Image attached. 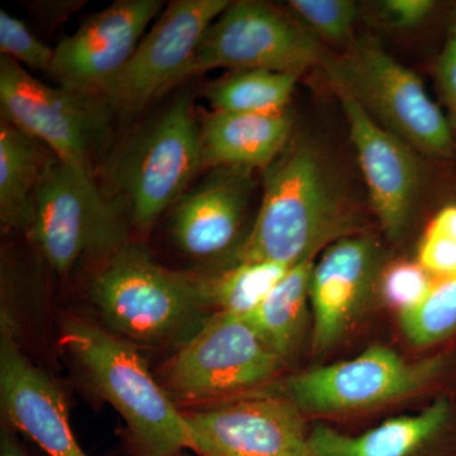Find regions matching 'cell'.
<instances>
[{"instance_id": "f546056e", "label": "cell", "mask_w": 456, "mask_h": 456, "mask_svg": "<svg viewBox=\"0 0 456 456\" xmlns=\"http://www.w3.org/2000/svg\"><path fill=\"white\" fill-rule=\"evenodd\" d=\"M437 80L456 126V20L450 27L445 46L437 62Z\"/></svg>"}, {"instance_id": "ac0fdd59", "label": "cell", "mask_w": 456, "mask_h": 456, "mask_svg": "<svg viewBox=\"0 0 456 456\" xmlns=\"http://www.w3.org/2000/svg\"><path fill=\"white\" fill-rule=\"evenodd\" d=\"M293 123L279 114L213 110L200 125L202 169H266L290 142Z\"/></svg>"}, {"instance_id": "484cf974", "label": "cell", "mask_w": 456, "mask_h": 456, "mask_svg": "<svg viewBox=\"0 0 456 456\" xmlns=\"http://www.w3.org/2000/svg\"><path fill=\"white\" fill-rule=\"evenodd\" d=\"M434 279L419 261H398L384 270L380 296L386 305L402 314L413 310L425 298Z\"/></svg>"}, {"instance_id": "4fadbf2b", "label": "cell", "mask_w": 456, "mask_h": 456, "mask_svg": "<svg viewBox=\"0 0 456 456\" xmlns=\"http://www.w3.org/2000/svg\"><path fill=\"white\" fill-rule=\"evenodd\" d=\"M163 9L161 0H118L90 14L55 47L51 77L62 88L106 99Z\"/></svg>"}, {"instance_id": "44dd1931", "label": "cell", "mask_w": 456, "mask_h": 456, "mask_svg": "<svg viewBox=\"0 0 456 456\" xmlns=\"http://www.w3.org/2000/svg\"><path fill=\"white\" fill-rule=\"evenodd\" d=\"M314 257L288 270L256 310L245 316L248 325L281 360L298 346L307 318Z\"/></svg>"}, {"instance_id": "6da1fadb", "label": "cell", "mask_w": 456, "mask_h": 456, "mask_svg": "<svg viewBox=\"0 0 456 456\" xmlns=\"http://www.w3.org/2000/svg\"><path fill=\"white\" fill-rule=\"evenodd\" d=\"M356 224L355 209L320 152L310 143L289 142L266 167L259 212L228 264L293 266L355 235Z\"/></svg>"}, {"instance_id": "4dcf8cb0", "label": "cell", "mask_w": 456, "mask_h": 456, "mask_svg": "<svg viewBox=\"0 0 456 456\" xmlns=\"http://www.w3.org/2000/svg\"><path fill=\"white\" fill-rule=\"evenodd\" d=\"M432 228L456 241V204L444 207L430 222Z\"/></svg>"}, {"instance_id": "603a6c76", "label": "cell", "mask_w": 456, "mask_h": 456, "mask_svg": "<svg viewBox=\"0 0 456 456\" xmlns=\"http://www.w3.org/2000/svg\"><path fill=\"white\" fill-rule=\"evenodd\" d=\"M298 77L269 70L232 71L209 84L207 98L217 112L284 113Z\"/></svg>"}, {"instance_id": "ffe728a7", "label": "cell", "mask_w": 456, "mask_h": 456, "mask_svg": "<svg viewBox=\"0 0 456 456\" xmlns=\"http://www.w3.org/2000/svg\"><path fill=\"white\" fill-rule=\"evenodd\" d=\"M8 122L0 123V222L4 230L29 237L35 216V193L49 149Z\"/></svg>"}, {"instance_id": "7402d4cb", "label": "cell", "mask_w": 456, "mask_h": 456, "mask_svg": "<svg viewBox=\"0 0 456 456\" xmlns=\"http://www.w3.org/2000/svg\"><path fill=\"white\" fill-rule=\"evenodd\" d=\"M290 268L273 261H245L228 264L213 274H193L209 310L245 317L259 307Z\"/></svg>"}, {"instance_id": "5bb4252c", "label": "cell", "mask_w": 456, "mask_h": 456, "mask_svg": "<svg viewBox=\"0 0 456 456\" xmlns=\"http://www.w3.org/2000/svg\"><path fill=\"white\" fill-rule=\"evenodd\" d=\"M0 320V398L7 421L49 456H88L71 428L64 393L23 354L11 314L3 311Z\"/></svg>"}, {"instance_id": "e0dca14e", "label": "cell", "mask_w": 456, "mask_h": 456, "mask_svg": "<svg viewBox=\"0 0 456 456\" xmlns=\"http://www.w3.org/2000/svg\"><path fill=\"white\" fill-rule=\"evenodd\" d=\"M378 261L374 241L354 235L327 246L314 264L310 302L318 353L338 344L355 323L377 278Z\"/></svg>"}, {"instance_id": "30bf717a", "label": "cell", "mask_w": 456, "mask_h": 456, "mask_svg": "<svg viewBox=\"0 0 456 456\" xmlns=\"http://www.w3.org/2000/svg\"><path fill=\"white\" fill-rule=\"evenodd\" d=\"M441 356L408 362L375 345L356 358L294 375L288 398L301 411L332 415L384 406L424 391L443 373Z\"/></svg>"}, {"instance_id": "52a82bcc", "label": "cell", "mask_w": 456, "mask_h": 456, "mask_svg": "<svg viewBox=\"0 0 456 456\" xmlns=\"http://www.w3.org/2000/svg\"><path fill=\"white\" fill-rule=\"evenodd\" d=\"M202 169L200 130L189 93L132 143L117 167V183L132 222L147 231L185 193Z\"/></svg>"}, {"instance_id": "ba28073f", "label": "cell", "mask_w": 456, "mask_h": 456, "mask_svg": "<svg viewBox=\"0 0 456 456\" xmlns=\"http://www.w3.org/2000/svg\"><path fill=\"white\" fill-rule=\"evenodd\" d=\"M0 107L3 121L37 140L56 158L92 171L107 137L110 106L106 99L53 88L2 55Z\"/></svg>"}, {"instance_id": "5b68a950", "label": "cell", "mask_w": 456, "mask_h": 456, "mask_svg": "<svg viewBox=\"0 0 456 456\" xmlns=\"http://www.w3.org/2000/svg\"><path fill=\"white\" fill-rule=\"evenodd\" d=\"M336 89L344 90L371 118L416 151L446 158L454 149L452 125L424 82L371 38L326 60Z\"/></svg>"}, {"instance_id": "2e32d148", "label": "cell", "mask_w": 456, "mask_h": 456, "mask_svg": "<svg viewBox=\"0 0 456 456\" xmlns=\"http://www.w3.org/2000/svg\"><path fill=\"white\" fill-rule=\"evenodd\" d=\"M251 171L213 169L174 206L170 235L191 259L208 261L235 251L253 184Z\"/></svg>"}, {"instance_id": "1f68e13d", "label": "cell", "mask_w": 456, "mask_h": 456, "mask_svg": "<svg viewBox=\"0 0 456 456\" xmlns=\"http://www.w3.org/2000/svg\"><path fill=\"white\" fill-rule=\"evenodd\" d=\"M0 456H28L8 428L3 430L0 437Z\"/></svg>"}, {"instance_id": "f1b7e54d", "label": "cell", "mask_w": 456, "mask_h": 456, "mask_svg": "<svg viewBox=\"0 0 456 456\" xmlns=\"http://www.w3.org/2000/svg\"><path fill=\"white\" fill-rule=\"evenodd\" d=\"M436 3L432 0H386L380 3L382 16L392 27L412 29L431 16Z\"/></svg>"}, {"instance_id": "9a60e30c", "label": "cell", "mask_w": 456, "mask_h": 456, "mask_svg": "<svg viewBox=\"0 0 456 456\" xmlns=\"http://www.w3.org/2000/svg\"><path fill=\"white\" fill-rule=\"evenodd\" d=\"M336 93L346 117L371 208L389 239H398L406 230L421 184L417 151L371 118L346 92L336 89Z\"/></svg>"}, {"instance_id": "4316f807", "label": "cell", "mask_w": 456, "mask_h": 456, "mask_svg": "<svg viewBox=\"0 0 456 456\" xmlns=\"http://www.w3.org/2000/svg\"><path fill=\"white\" fill-rule=\"evenodd\" d=\"M0 51L18 64L49 74L55 57V49L38 40L22 20L4 9L0 11Z\"/></svg>"}, {"instance_id": "d6986e66", "label": "cell", "mask_w": 456, "mask_h": 456, "mask_svg": "<svg viewBox=\"0 0 456 456\" xmlns=\"http://www.w3.org/2000/svg\"><path fill=\"white\" fill-rule=\"evenodd\" d=\"M450 416L449 402L441 398L416 415L388 419L360 435L316 425L310 441L316 456H417L440 439Z\"/></svg>"}, {"instance_id": "8fae6325", "label": "cell", "mask_w": 456, "mask_h": 456, "mask_svg": "<svg viewBox=\"0 0 456 456\" xmlns=\"http://www.w3.org/2000/svg\"><path fill=\"white\" fill-rule=\"evenodd\" d=\"M230 4L228 0L169 3L108 90V104L125 112H137L187 79L204 35Z\"/></svg>"}, {"instance_id": "8992f818", "label": "cell", "mask_w": 456, "mask_h": 456, "mask_svg": "<svg viewBox=\"0 0 456 456\" xmlns=\"http://www.w3.org/2000/svg\"><path fill=\"white\" fill-rule=\"evenodd\" d=\"M29 237L60 275L82 257L103 261L128 244L121 209L102 193L92 171L55 155L36 189Z\"/></svg>"}, {"instance_id": "3957f363", "label": "cell", "mask_w": 456, "mask_h": 456, "mask_svg": "<svg viewBox=\"0 0 456 456\" xmlns=\"http://www.w3.org/2000/svg\"><path fill=\"white\" fill-rule=\"evenodd\" d=\"M89 294L110 331L143 346L179 347L212 314L193 273L165 269L131 242L102 261Z\"/></svg>"}, {"instance_id": "7c38bea8", "label": "cell", "mask_w": 456, "mask_h": 456, "mask_svg": "<svg viewBox=\"0 0 456 456\" xmlns=\"http://www.w3.org/2000/svg\"><path fill=\"white\" fill-rule=\"evenodd\" d=\"M288 397L244 395L184 412L196 456H316Z\"/></svg>"}, {"instance_id": "d4e9b609", "label": "cell", "mask_w": 456, "mask_h": 456, "mask_svg": "<svg viewBox=\"0 0 456 456\" xmlns=\"http://www.w3.org/2000/svg\"><path fill=\"white\" fill-rule=\"evenodd\" d=\"M289 8L318 38L344 44L353 36L358 5L351 0H290Z\"/></svg>"}, {"instance_id": "277c9868", "label": "cell", "mask_w": 456, "mask_h": 456, "mask_svg": "<svg viewBox=\"0 0 456 456\" xmlns=\"http://www.w3.org/2000/svg\"><path fill=\"white\" fill-rule=\"evenodd\" d=\"M283 362L244 317L215 312L167 360L161 384L176 406H215L272 382Z\"/></svg>"}, {"instance_id": "9c48e42d", "label": "cell", "mask_w": 456, "mask_h": 456, "mask_svg": "<svg viewBox=\"0 0 456 456\" xmlns=\"http://www.w3.org/2000/svg\"><path fill=\"white\" fill-rule=\"evenodd\" d=\"M322 56L320 38L260 2H231L204 35L189 77L215 69L269 70L299 77Z\"/></svg>"}, {"instance_id": "cb8c5ba5", "label": "cell", "mask_w": 456, "mask_h": 456, "mask_svg": "<svg viewBox=\"0 0 456 456\" xmlns=\"http://www.w3.org/2000/svg\"><path fill=\"white\" fill-rule=\"evenodd\" d=\"M402 331L416 346H430L456 331V272L437 277L413 310L399 314Z\"/></svg>"}, {"instance_id": "83f0119b", "label": "cell", "mask_w": 456, "mask_h": 456, "mask_svg": "<svg viewBox=\"0 0 456 456\" xmlns=\"http://www.w3.org/2000/svg\"><path fill=\"white\" fill-rule=\"evenodd\" d=\"M417 261L432 277L452 274L456 272V241L428 226L419 244Z\"/></svg>"}, {"instance_id": "7a4b0ae2", "label": "cell", "mask_w": 456, "mask_h": 456, "mask_svg": "<svg viewBox=\"0 0 456 456\" xmlns=\"http://www.w3.org/2000/svg\"><path fill=\"white\" fill-rule=\"evenodd\" d=\"M60 345L99 397L121 415L139 456H180L191 432L136 345L80 318L62 323Z\"/></svg>"}]
</instances>
